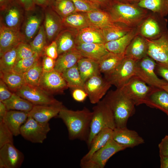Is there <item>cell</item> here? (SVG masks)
<instances>
[{
  "mask_svg": "<svg viewBox=\"0 0 168 168\" xmlns=\"http://www.w3.org/2000/svg\"><path fill=\"white\" fill-rule=\"evenodd\" d=\"M92 112L84 107L80 110H73L65 107L57 117L61 119L68 129L69 139H78L86 142L90 130Z\"/></svg>",
  "mask_w": 168,
  "mask_h": 168,
  "instance_id": "cell-1",
  "label": "cell"
},
{
  "mask_svg": "<svg viewBox=\"0 0 168 168\" xmlns=\"http://www.w3.org/2000/svg\"><path fill=\"white\" fill-rule=\"evenodd\" d=\"M106 7L114 22L131 28L138 27L150 12L149 10L139 6L137 3L119 0H110Z\"/></svg>",
  "mask_w": 168,
  "mask_h": 168,
  "instance_id": "cell-2",
  "label": "cell"
},
{
  "mask_svg": "<svg viewBox=\"0 0 168 168\" xmlns=\"http://www.w3.org/2000/svg\"><path fill=\"white\" fill-rule=\"evenodd\" d=\"M102 100L112 112L116 128L127 127L128 119L135 113L133 102L120 88H117L108 91Z\"/></svg>",
  "mask_w": 168,
  "mask_h": 168,
  "instance_id": "cell-3",
  "label": "cell"
},
{
  "mask_svg": "<svg viewBox=\"0 0 168 168\" xmlns=\"http://www.w3.org/2000/svg\"><path fill=\"white\" fill-rule=\"evenodd\" d=\"M89 134L87 144L89 148L92 140L105 128L114 130L116 128L114 116L110 108L102 100L92 108Z\"/></svg>",
  "mask_w": 168,
  "mask_h": 168,
  "instance_id": "cell-4",
  "label": "cell"
},
{
  "mask_svg": "<svg viewBox=\"0 0 168 168\" xmlns=\"http://www.w3.org/2000/svg\"><path fill=\"white\" fill-rule=\"evenodd\" d=\"M125 149L112 139L88 159H81L80 166L82 168H104L110 157Z\"/></svg>",
  "mask_w": 168,
  "mask_h": 168,
  "instance_id": "cell-5",
  "label": "cell"
},
{
  "mask_svg": "<svg viewBox=\"0 0 168 168\" xmlns=\"http://www.w3.org/2000/svg\"><path fill=\"white\" fill-rule=\"evenodd\" d=\"M167 21L165 17L150 12L137 27L138 34L146 39H157L168 31Z\"/></svg>",
  "mask_w": 168,
  "mask_h": 168,
  "instance_id": "cell-6",
  "label": "cell"
},
{
  "mask_svg": "<svg viewBox=\"0 0 168 168\" xmlns=\"http://www.w3.org/2000/svg\"><path fill=\"white\" fill-rule=\"evenodd\" d=\"M147 84L138 77L134 76L119 88L137 106L145 104L150 95L158 88Z\"/></svg>",
  "mask_w": 168,
  "mask_h": 168,
  "instance_id": "cell-7",
  "label": "cell"
},
{
  "mask_svg": "<svg viewBox=\"0 0 168 168\" xmlns=\"http://www.w3.org/2000/svg\"><path fill=\"white\" fill-rule=\"evenodd\" d=\"M156 62L147 55L136 61L135 76L150 86L161 89L168 84L165 80L159 78L155 71Z\"/></svg>",
  "mask_w": 168,
  "mask_h": 168,
  "instance_id": "cell-8",
  "label": "cell"
},
{
  "mask_svg": "<svg viewBox=\"0 0 168 168\" xmlns=\"http://www.w3.org/2000/svg\"><path fill=\"white\" fill-rule=\"evenodd\" d=\"M136 61L125 57L112 72L104 77L112 85L120 88L135 76Z\"/></svg>",
  "mask_w": 168,
  "mask_h": 168,
  "instance_id": "cell-9",
  "label": "cell"
},
{
  "mask_svg": "<svg viewBox=\"0 0 168 168\" xmlns=\"http://www.w3.org/2000/svg\"><path fill=\"white\" fill-rule=\"evenodd\" d=\"M50 130L49 123H40L29 116L20 129V135L26 140L33 143H42Z\"/></svg>",
  "mask_w": 168,
  "mask_h": 168,
  "instance_id": "cell-10",
  "label": "cell"
},
{
  "mask_svg": "<svg viewBox=\"0 0 168 168\" xmlns=\"http://www.w3.org/2000/svg\"><path fill=\"white\" fill-rule=\"evenodd\" d=\"M15 93L34 105H52L62 103L39 86L26 84Z\"/></svg>",
  "mask_w": 168,
  "mask_h": 168,
  "instance_id": "cell-11",
  "label": "cell"
},
{
  "mask_svg": "<svg viewBox=\"0 0 168 168\" xmlns=\"http://www.w3.org/2000/svg\"><path fill=\"white\" fill-rule=\"evenodd\" d=\"M0 24L13 29L20 30L24 20L25 11L12 1L0 8Z\"/></svg>",
  "mask_w": 168,
  "mask_h": 168,
  "instance_id": "cell-12",
  "label": "cell"
},
{
  "mask_svg": "<svg viewBox=\"0 0 168 168\" xmlns=\"http://www.w3.org/2000/svg\"><path fill=\"white\" fill-rule=\"evenodd\" d=\"M111 86L100 73L86 80L84 82V89L87 94L90 102L96 104L105 96Z\"/></svg>",
  "mask_w": 168,
  "mask_h": 168,
  "instance_id": "cell-13",
  "label": "cell"
},
{
  "mask_svg": "<svg viewBox=\"0 0 168 168\" xmlns=\"http://www.w3.org/2000/svg\"><path fill=\"white\" fill-rule=\"evenodd\" d=\"M39 86L52 95L63 94L64 91L68 88L62 73L55 70L43 72Z\"/></svg>",
  "mask_w": 168,
  "mask_h": 168,
  "instance_id": "cell-14",
  "label": "cell"
},
{
  "mask_svg": "<svg viewBox=\"0 0 168 168\" xmlns=\"http://www.w3.org/2000/svg\"><path fill=\"white\" fill-rule=\"evenodd\" d=\"M44 20L43 10L42 12L36 8L32 11H25L20 31L26 42L29 43L33 40L38 33Z\"/></svg>",
  "mask_w": 168,
  "mask_h": 168,
  "instance_id": "cell-15",
  "label": "cell"
},
{
  "mask_svg": "<svg viewBox=\"0 0 168 168\" xmlns=\"http://www.w3.org/2000/svg\"><path fill=\"white\" fill-rule=\"evenodd\" d=\"M146 40L148 44L147 55L157 63L168 64V31L157 39Z\"/></svg>",
  "mask_w": 168,
  "mask_h": 168,
  "instance_id": "cell-16",
  "label": "cell"
},
{
  "mask_svg": "<svg viewBox=\"0 0 168 168\" xmlns=\"http://www.w3.org/2000/svg\"><path fill=\"white\" fill-rule=\"evenodd\" d=\"M43 10L44 13L43 24L49 44L55 40L64 27L62 18L51 7H47Z\"/></svg>",
  "mask_w": 168,
  "mask_h": 168,
  "instance_id": "cell-17",
  "label": "cell"
},
{
  "mask_svg": "<svg viewBox=\"0 0 168 168\" xmlns=\"http://www.w3.org/2000/svg\"><path fill=\"white\" fill-rule=\"evenodd\" d=\"M24 159L23 154L13 144L7 143L0 148V168H19Z\"/></svg>",
  "mask_w": 168,
  "mask_h": 168,
  "instance_id": "cell-18",
  "label": "cell"
},
{
  "mask_svg": "<svg viewBox=\"0 0 168 168\" xmlns=\"http://www.w3.org/2000/svg\"><path fill=\"white\" fill-rule=\"evenodd\" d=\"M23 42L25 41L20 30L8 28L0 24V56Z\"/></svg>",
  "mask_w": 168,
  "mask_h": 168,
  "instance_id": "cell-19",
  "label": "cell"
},
{
  "mask_svg": "<svg viewBox=\"0 0 168 168\" xmlns=\"http://www.w3.org/2000/svg\"><path fill=\"white\" fill-rule=\"evenodd\" d=\"M113 139L126 148H133L145 142L136 131L129 129L127 127L116 128L113 130Z\"/></svg>",
  "mask_w": 168,
  "mask_h": 168,
  "instance_id": "cell-20",
  "label": "cell"
},
{
  "mask_svg": "<svg viewBox=\"0 0 168 168\" xmlns=\"http://www.w3.org/2000/svg\"><path fill=\"white\" fill-rule=\"evenodd\" d=\"M64 107L62 103L52 105H34L29 112V116L40 123L47 124L53 118L57 117Z\"/></svg>",
  "mask_w": 168,
  "mask_h": 168,
  "instance_id": "cell-21",
  "label": "cell"
},
{
  "mask_svg": "<svg viewBox=\"0 0 168 168\" xmlns=\"http://www.w3.org/2000/svg\"><path fill=\"white\" fill-rule=\"evenodd\" d=\"M75 48L82 57L98 62L109 52L104 44L76 42Z\"/></svg>",
  "mask_w": 168,
  "mask_h": 168,
  "instance_id": "cell-22",
  "label": "cell"
},
{
  "mask_svg": "<svg viewBox=\"0 0 168 168\" xmlns=\"http://www.w3.org/2000/svg\"><path fill=\"white\" fill-rule=\"evenodd\" d=\"M148 50L146 39L138 34L127 48L124 52L125 57L137 61L147 55Z\"/></svg>",
  "mask_w": 168,
  "mask_h": 168,
  "instance_id": "cell-23",
  "label": "cell"
},
{
  "mask_svg": "<svg viewBox=\"0 0 168 168\" xmlns=\"http://www.w3.org/2000/svg\"><path fill=\"white\" fill-rule=\"evenodd\" d=\"M29 112L16 110H8L3 121L14 136L20 134V129L26 122Z\"/></svg>",
  "mask_w": 168,
  "mask_h": 168,
  "instance_id": "cell-24",
  "label": "cell"
},
{
  "mask_svg": "<svg viewBox=\"0 0 168 168\" xmlns=\"http://www.w3.org/2000/svg\"><path fill=\"white\" fill-rule=\"evenodd\" d=\"M83 57L76 48L58 55L56 60L54 70L62 73L77 64Z\"/></svg>",
  "mask_w": 168,
  "mask_h": 168,
  "instance_id": "cell-25",
  "label": "cell"
},
{
  "mask_svg": "<svg viewBox=\"0 0 168 168\" xmlns=\"http://www.w3.org/2000/svg\"><path fill=\"white\" fill-rule=\"evenodd\" d=\"M78 31L76 35V43L104 44L105 43L100 29L89 26Z\"/></svg>",
  "mask_w": 168,
  "mask_h": 168,
  "instance_id": "cell-26",
  "label": "cell"
},
{
  "mask_svg": "<svg viewBox=\"0 0 168 168\" xmlns=\"http://www.w3.org/2000/svg\"><path fill=\"white\" fill-rule=\"evenodd\" d=\"M85 13L91 26L102 29L111 26L115 23L107 12L100 9Z\"/></svg>",
  "mask_w": 168,
  "mask_h": 168,
  "instance_id": "cell-27",
  "label": "cell"
},
{
  "mask_svg": "<svg viewBox=\"0 0 168 168\" xmlns=\"http://www.w3.org/2000/svg\"><path fill=\"white\" fill-rule=\"evenodd\" d=\"M138 34V27L134 28L123 37L106 43L105 44V47L110 52L115 54L124 53L132 40Z\"/></svg>",
  "mask_w": 168,
  "mask_h": 168,
  "instance_id": "cell-28",
  "label": "cell"
},
{
  "mask_svg": "<svg viewBox=\"0 0 168 168\" xmlns=\"http://www.w3.org/2000/svg\"><path fill=\"white\" fill-rule=\"evenodd\" d=\"M71 29L62 30L54 40L57 44L58 55L75 48L76 35Z\"/></svg>",
  "mask_w": 168,
  "mask_h": 168,
  "instance_id": "cell-29",
  "label": "cell"
},
{
  "mask_svg": "<svg viewBox=\"0 0 168 168\" xmlns=\"http://www.w3.org/2000/svg\"><path fill=\"white\" fill-rule=\"evenodd\" d=\"M113 130L109 128H105L100 131L93 138L88 152L81 160L88 159L94 153L105 146L113 139Z\"/></svg>",
  "mask_w": 168,
  "mask_h": 168,
  "instance_id": "cell-30",
  "label": "cell"
},
{
  "mask_svg": "<svg viewBox=\"0 0 168 168\" xmlns=\"http://www.w3.org/2000/svg\"><path fill=\"white\" fill-rule=\"evenodd\" d=\"M145 104L147 106L159 109L168 116V92L158 88L149 96Z\"/></svg>",
  "mask_w": 168,
  "mask_h": 168,
  "instance_id": "cell-31",
  "label": "cell"
},
{
  "mask_svg": "<svg viewBox=\"0 0 168 168\" xmlns=\"http://www.w3.org/2000/svg\"><path fill=\"white\" fill-rule=\"evenodd\" d=\"M77 64L84 82L92 76L101 73L98 62L92 59L83 57L78 61Z\"/></svg>",
  "mask_w": 168,
  "mask_h": 168,
  "instance_id": "cell-32",
  "label": "cell"
},
{
  "mask_svg": "<svg viewBox=\"0 0 168 168\" xmlns=\"http://www.w3.org/2000/svg\"><path fill=\"white\" fill-rule=\"evenodd\" d=\"M125 57V53L115 54L109 52L99 62L101 73L107 75L112 72Z\"/></svg>",
  "mask_w": 168,
  "mask_h": 168,
  "instance_id": "cell-33",
  "label": "cell"
},
{
  "mask_svg": "<svg viewBox=\"0 0 168 168\" xmlns=\"http://www.w3.org/2000/svg\"><path fill=\"white\" fill-rule=\"evenodd\" d=\"M0 79L12 92H15L26 83L22 74L13 70L0 72Z\"/></svg>",
  "mask_w": 168,
  "mask_h": 168,
  "instance_id": "cell-34",
  "label": "cell"
},
{
  "mask_svg": "<svg viewBox=\"0 0 168 168\" xmlns=\"http://www.w3.org/2000/svg\"><path fill=\"white\" fill-rule=\"evenodd\" d=\"M133 28L121 23L115 22L113 25L101 30L106 43L123 37Z\"/></svg>",
  "mask_w": 168,
  "mask_h": 168,
  "instance_id": "cell-35",
  "label": "cell"
},
{
  "mask_svg": "<svg viewBox=\"0 0 168 168\" xmlns=\"http://www.w3.org/2000/svg\"><path fill=\"white\" fill-rule=\"evenodd\" d=\"M137 4L161 16L165 17L168 15V0H142Z\"/></svg>",
  "mask_w": 168,
  "mask_h": 168,
  "instance_id": "cell-36",
  "label": "cell"
},
{
  "mask_svg": "<svg viewBox=\"0 0 168 168\" xmlns=\"http://www.w3.org/2000/svg\"><path fill=\"white\" fill-rule=\"evenodd\" d=\"M64 27L78 30L90 26L85 13L75 12L62 19Z\"/></svg>",
  "mask_w": 168,
  "mask_h": 168,
  "instance_id": "cell-37",
  "label": "cell"
},
{
  "mask_svg": "<svg viewBox=\"0 0 168 168\" xmlns=\"http://www.w3.org/2000/svg\"><path fill=\"white\" fill-rule=\"evenodd\" d=\"M5 105L8 110H16L29 112L34 105L13 92L8 99L2 101Z\"/></svg>",
  "mask_w": 168,
  "mask_h": 168,
  "instance_id": "cell-38",
  "label": "cell"
},
{
  "mask_svg": "<svg viewBox=\"0 0 168 168\" xmlns=\"http://www.w3.org/2000/svg\"><path fill=\"white\" fill-rule=\"evenodd\" d=\"M62 74L68 88L72 89H84V82L81 78L77 64L66 70Z\"/></svg>",
  "mask_w": 168,
  "mask_h": 168,
  "instance_id": "cell-39",
  "label": "cell"
},
{
  "mask_svg": "<svg viewBox=\"0 0 168 168\" xmlns=\"http://www.w3.org/2000/svg\"><path fill=\"white\" fill-rule=\"evenodd\" d=\"M41 58L31 68L23 74L26 84L39 86L40 81L43 72Z\"/></svg>",
  "mask_w": 168,
  "mask_h": 168,
  "instance_id": "cell-40",
  "label": "cell"
},
{
  "mask_svg": "<svg viewBox=\"0 0 168 168\" xmlns=\"http://www.w3.org/2000/svg\"><path fill=\"white\" fill-rule=\"evenodd\" d=\"M17 46L7 51L0 56V71L13 70L18 61Z\"/></svg>",
  "mask_w": 168,
  "mask_h": 168,
  "instance_id": "cell-41",
  "label": "cell"
},
{
  "mask_svg": "<svg viewBox=\"0 0 168 168\" xmlns=\"http://www.w3.org/2000/svg\"><path fill=\"white\" fill-rule=\"evenodd\" d=\"M51 7L62 19L76 12L74 5L71 0H56Z\"/></svg>",
  "mask_w": 168,
  "mask_h": 168,
  "instance_id": "cell-42",
  "label": "cell"
},
{
  "mask_svg": "<svg viewBox=\"0 0 168 168\" xmlns=\"http://www.w3.org/2000/svg\"><path fill=\"white\" fill-rule=\"evenodd\" d=\"M29 44L35 52L42 57L44 47L48 44L43 24L40 27L36 35Z\"/></svg>",
  "mask_w": 168,
  "mask_h": 168,
  "instance_id": "cell-43",
  "label": "cell"
},
{
  "mask_svg": "<svg viewBox=\"0 0 168 168\" xmlns=\"http://www.w3.org/2000/svg\"><path fill=\"white\" fill-rule=\"evenodd\" d=\"M41 57L35 53L30 58L19 60L16 63L13 70L23 74L31 68Z\"/></svg>",
  "mask_w": 168,
  "mask_h": 168,
  "instance_id": "cell-44",
  "label": "cell"
},
{
  "mask_svg": "<svg viewBox=\"0 0 168 168\" xmlns=\"http://www.w3.org/2000/svg\"><path fill=\"white\" fill-rule=\"evenodd\" d=\"M13 134L3 120L0 121V148L6 144H13Z\"/></svg>",
  "mask_w": 168,
  "mask_h": 168,
  "instance_id": "cell-45",
  "label": "cell"
},
{
  "mask_svg": "<svg viewBox=\"0 0 168 168\" xmlns=\"http://www.w3.org/2000/svg\"><path fill=\"white\" fill-rule=\"evenodd\" d=\"M73 3L76 12L86 13L99 9V6L87 0H71Z\"/></svg>",
  "mask_w": 168,
  "mask_h": 168,
  "instance_id": "cell-46",
  "label": "cell"
},
{
  "mask_svg": "<svg viewBox=\"0 0 168 168\" xmlns=\"http://www.w3.org/2000/svg\"><path fill=\"white\" fill-rule=\"evenodd\" d=\"M18 61L30 58L35 53L29 43L23 42L17 46Z\"/></svg>",
  "mask_w": 168,
  "mask_h": 168,
  "instance_id": "cell-47",
  "label": "cell"
},
{
  "mask_svg": "<svg viewBox=\"0 0 168 168\" xmlns=\"http://www.w3.org/2000/svg\"><path fill=\"white\" fill-rule=\"evenodd\" d=\"M43 55L47 56L55 60L56 59L58 55L57 44L55 40L52 41L44 47L42 56Z\"/></svg>",
  "mask_w": 168,
  "mask_h": 168,
  "instance_id": "cell-48",
  "label": "cell"
},
{
  "mask_svg": "<svg viewBox=\"0 0 168 168\" xmlns=\"http://www.w3.org/2000/svg\"><path fill=\"white\" fill-rule=\"evenodd\" d=\"M42 57V65L43 72H48L54 70L56 60L45 55H43Z\"/></svg>",
  "mask_w": 168,
  "mask_h": 168,
  "instance_id": "cell-49",
  "label": "cell"
},
{
  "mask_svg": "<svg viewBox=\"0 0 168 168\" xmlns=\"http://www.w3.org/2000/svg\"><path fill=\"white\" fill-rule=\"evenodd\" d=\"M13 92L8 88L4 82L0 79V101H3L9 98Z\"/></svg>",
  "mask_w": 168,
  "mask_h": 168,
  "instance_id": "cell-50",
  "label": "cell"
},
{
  "mask_svg": "<svg viewBox=\"0 0 168 168\" xmlns=\"http://www.w3.org/2000/svg\"><path fill=\"white\" fill-rule=\"evenodd\" d=\"M25 11L33 10L36 8L35 0H12Z\"/></svg>",
  "mask_w": 168,
  "mask_h": 168,
  "instance_id": "cell-51",
  "label": "cell"
},
{
  "mask_svg": "<svg viewBox=\"0 0 168 168\" xmlns=\"http://www.w3.org/2000/svg\"><path fill=\"white\" fill-rule=\"evenodd\" d=\"M72 90V96L73 99L77 102H83L88 97L86 92L84 89L75 88Z\"/></svg>",
  "mask_w": 168,
  "mask_h": 168,
  "instance_id": "cell-52",
  "label": "cell"
},
{
  "mask_svg": "<svg viewBox=\"0 0 168 168\" xmlns=\"http://www.w3.org/2000/svg\"><path fill=\"white\" fill-rule=\"evenodd\" d=\"M155 71L168 82V64L156 62Z\"/></svg>",
  "mask_w": 168,
  "mask_h": 168,
  "instance_id": "cell-53",
  "label": "cell"
},
{
  "mask_svg": "<svg viewBox=\"0 0 168 168\" xmlns=\"http://www.w3.org/2000/svg\"><path fill=\"white\" fill-rule=\"evenodd\" d=\"M159 156L168 158V135H166L158 144Z\"/></svg>",
  "mask_w": 168,
  "mask_h": 168,
  "instance_id": "cell-54",
  "label": "cell"
},
{
  "mask_svg": "<svg viewBox=\"0 0 168 168\" xmlns=\"http://www.w3.org/2000/svg\"><path fill=\"white\" fill-rule=\"evenodd\" d=\"M56 0H35L36 5L44 9L51 7Z\"/></svg>",
  "mask_w": 168,
  "mask_h": 168,
  "instance_id": "cell-55",
  "label": "cell"
},
{
  "mask_svg": "<svg viewBox=\"0 0 168 168\" xmlns=\"http://www.w3.org/2000/svg\"><path fill=\"white\" fill-rule=\"evenodd\" d=\"M8 110L4 104L0 101V121L3 120Z\"/></svg>",
  "mask_w": 168,
  "mask_h": 168,
  "instance_id": "cell-56",
  "label": "cell"
},
{
  "mask_svg": "<svg viewBox=\"0 0 168 168\" xmlns=\"http://www.w3.org/2000/svg\"><path fill=\"white\" fill-rule=\"evenodd\" d=\"M160 167L168 168V158L160 156Z\"/></svg>",
  "mask_w": 168,
  "mask_h": 168,
  "instance_id": "cell-57",
  "label": "cell"
},
{
  "mask_svg": "<svg viewBox=\"0 0 168 168\" xmlns=\"http://www.w3.org/2000/svg\"><path fill=\"white\" fill-rule=\"evenodd\" d=\"M97 4L99 5H101L106 7L109 3L110 0H95Z\"/></svg>",
  "mask_w": 168,
  "mask_h": 168,
  "instance_id": "cell-58",
  "label": "cell"
},
{
  "mask_svg": "<svg viewBox=\"0 0 168 168\" xmlns=\"http://www.w3.org/2000/svg\"><path fill=\"white\" fill-rule=\"evenodd\" d=\"M12 0H0V8L3 7L11 2Z\"/></svg>",
  "mask_w": 168,
  "mask_h": 168,
  "instance_id": "cell-59",
  "label": "cell"
},
{
  "mask_svg": "<svg viewBox=\"0 0 168 168\" xmlns=\"http://www.w3.org/2000/svg\"><path fill=\"white\" fill-rule=\"evenodd\" d=\"M121 1L129 3H137L140 1L142 0H119Z\"/></svg>",
  "mask_w": 168,
  "mask_h": 168,
  "instance_id": "cell-60",
  "label": "cell"
},
{
  "mask_svg": "<svg viewBox=\"0 0 168 168\" xmlns=\"http://www.w3.org/2000/svg\"><path fill=\"white\" fill-rule=\"evenodd\" d=\"M161 89H162L168 92V84L162 86L161 87Z\"/></svg>",
  "mask_w": 168,
  "mask_h": 168,
  "instance_id": "cell-61",
  "label": "cell"
},
{
  "mask_svg": "<svg viewBox=\"0 0 168 168\" xmlns=\"http://www.w3.org/2000/svg\"><path fill=\"white\" fill-rule=\"evenodd\" d=\"M89 2H92L93 3H94L96 5H97L99 6L96 3V1L95 0H87Z\"/></svg>",
  "mask_w": 168,
  "mask_h": 168,
  "instance_id": "cell-62",
  "label": "cell"
}]
</instances>
